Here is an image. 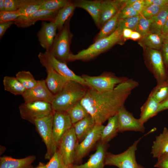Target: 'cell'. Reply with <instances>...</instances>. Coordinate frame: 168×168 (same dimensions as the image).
Listing matches in <instances>:
<instances>
[{"label": "cell", "instance_id": "1", "mask_svg": "<svg viewBox=\"0 0 168 168\" xmlns=\"http://www.w3.org/2000/svg\"><path fill=\"white\" fill-rule=\"evenodd\" d=\"M138 83L128 79L112 90L98 92L89 88L80 102L96 124H102L117 114Z\"/></svg>", "mask_w": 168, "mask_h": 168}, {"label": "cell", "instance_id": "2", "mask_svg": "<svg viewBox=\"0 0 168 168\" xmlns=\"http://www.w3.org/2000/svg\"><path fill=\"white\" fill-rule=\"evenodd\" d=\"M86 87L76 82L68 81L54 96L51 103L54 111L67 112L84 97L87 90Z\"/></svg>", "mask_w": 168, "mask_h": 168}, {"label": "cell", "instance_id": "3", "mask_svg": "<svg viewBox=\"0 0 168 168\" xmlns=\"http://www.w3.org/2000/svg\"><path fill=\"white\" fill-rule=\"evenodd\" d=\"M123 39L122 30L117 27L109 35L95 41L87 49L79 52L76 54L71 53L69 57V61L91 59L121 41Z\"/></svg>", "mask_w": 168, "mask_h": 168}, {"label": "cell", "instance_id": "4", "mask_svg": "<svg viewBox=\"0 0 168 168\" xmlns=\"http://www.w3.org/2000/svg\"><path fill=\"white\" fill-rule=\"evenodd\" d=\"M143 137L135 141L127 149L121 153L115 154L107 152L105 165L114 166L118 168H145L137 162L135 156L138 144Z\"/></svg>", "mask_w": 168, "mask_h": 168}, {"label": "cell", "instance_id": "5", "mask_svg": "<svg viewBox=\"0 0 168 168\" xmlns=\"http://www.w3.org/2000/svg\"><path fill=\"white\" fill-rule=\"evenodd\" d=\"M68 19L57 34L51 49L49 52L58 60L66 63L69 61L71 54L70 45L72 35L69 29Z\"/></svg>", "mask_w": 168, "mask_h": 168}, {"label": "cell", "instance_id": "6", "mask_svg": "<svg viewBox=\"0 0 168 168\" xmlns=\"http://www.w3.org/2000/svg\"><path fill=\"white\" fill-rule=\"evenodd\" d=\"M53 113L36 119L34 124L46 147L45 159L49 160L57 149L54 143L53 136Z\"/></svg>", "mask_w": 168, "mask_h": 168}, {"label": "cell", "instance_id": "7", "mask_svg": "<svg viewBox=\"0 0 168 168\" xmlns=\"http://www.w3.org/2000/svg\"><path fill=\"white\" fill-rule=\"evenodd\" d=\"M19 108L21 117L33 124L36 119L54 112L51 103L43 101L24 102Z\"/></svg>", "mask_w": 168, "mask_h": 168}, {"label": "cell", "instance_id": "8", "mask_svg": "<svg viewBox=\"0 0 168 168\" xmlns=\"http://www.w3.org/2000/svg\"><path fill=\"white\" fill-rule=\"evenodd\" d=\"M78 143L72 126L64 134L58 144L57 150L64 163L69 168L74 165L76 149Z\"/></svg>", "mask_w": 168, "mask_h": 168}, {"label": "cell", "instance_id": "9", "mask_svg": "<svg viewBox=\"0 0 168 168\" xmlns=\"http://www.w3.org/2000/svg\"><path fill=\"white\" fill-rule=\"evenodd\" d=\"M82 77L89 88L98 92L112 90L118 84L128 79L125 77H118L110 73L98 76L83 75Z\"/></svg>", "mask_w": 168, "mask_h": 168}, {"label": "cell", "instance_id": "10", "mask_svg": "<svg viewBox=\"0 0 168 168\" xmlns=\"http://www.w3.org/2000/svg\"><path fill=\"white\" fill-rule=\"evenodd\" d=\"M102 124H96L92 129L77 146L74 164L81 162L82 159L92 149L97 142L100 141L101 133L104 127Z\"/></svg>", "mask_w": 168, "mask_h": 168}, {"label": "cell", "instance_id": "11", "mask_svg": "<svg viewBox=\"0 0 168 168\" xmlns=\"http://www.w3.org/2000/svg\"><path fill=\"white\" fill-rule=\"evenodd\" d=\"M38 57L47 73V77L45 80L47 86L49 91L55 95L60 92L68 80L53 68L43 53L40 52Z\"/></svg>", "mask_w": 168, "mask_h": 168}, {"label": "cell", "instance_id": "12", "mask_svg": "<svg viewBox=\"0 0 168 168\" xmlns=\"http://www.w3.org/2000/svg\"><path fill=\"white\" fill-rule=\"evenodd\" d=\"M146 58L149 69L156 79L157 84L166 82L168 73L161 52L157 50L148 49Z\"/></svg>", "mask_w": 168, "mask_h": 168}, {"label": "cell", "instance_id": "13", "mask_svg": "<svg viewBox=\"0 0 168 168\" xmlns=\"http://www.w3.org/2000/svg\"><path fill=\"white\" fill-rule=\"evenodd\" d=\"M24 102L43 101L51 104L55 95L49 90L45 80H38L32 88L26 90L22 96Z\"/></svg>", "mask_w": 168, "mask_h": 168}, {"label": "cell", "instance_id": "14", "mask_svg": "<svg viewBox=\"0 0 168 168\" xmlns=\"http://www.w3.org/2000/svg\"><path fill=\"white\" fill-rule=\"evenodd\" d=\"M72 126L71 120L67 112L54 111L53 133L54 143L57 149L63 137Z\"/></svg>", "mask_w": 168, "mask_h": 168}, {"label": "cell", "instance_id": "15", "mask_svg": "<svg viewBox=\"0 0 168 168\" xmlns=\"http://www.w3.org/2000/svg\"><path fill=\"white\" fill-rule=\"evenodd\" d=\"M119 132L134 131L144 133L145 128L139 119L135 118L133 114L128 110L124 106L122 107L117 113Z\"/></svg>", "mask_w": 168, "mask_h": 168}, {"label": "cell", "instance_id": "16", "mask_svg": "<svg viewBox=\"0 0 168 168\" xmlns=\"http://www.w3.org/2000/svg\"><path fill=\"white\" fill-rule=\"evenodd\" d=\"M58 11L40 9L29 15L21 16L14 22L18 27L26 28L34 25L38 21L54 22Z\"/></svg>", "mask_w": 168, "mask_h": 168}, {"label": "cell", "instance_id": "17", "mask_svg": "<svg viewBox=\"0 0 168 168\" xmlns=\"http://www.w3.org/2000/svg\"><path fill=\"white\" fill-rule=\"evenodd\" d=\"M43 54L53 68L61 75L68 81H75L88 87L82 77L75 74L68 68L66 63L58 60L49 52L45 51Z\"/></svg>", "mask_w": 168, "mask_h": 168}, {"label": "cell", "instance_id": "18", "mask_svg": "<svg viewBox=\"0 0 168 168\" xmlns=\"http://www.w3.org/2000/svg\"><path fill=\"white\" fill-rule=\"evenodd\" d=\"M108 143L100 141L97 143L95 152L91 155L87 161L83 164L74 165L71 168H104Z\"/></svg>", "mask_w": 168, "mask_h": 168}, {"label": "cell", "instance_id": "19", "mask_svg": "<svg viewBox=\"0 0 168 168\" xmlns=\"http://www.w3.org/2000/svg\"><path fill=\"white\" fill-rule=\"evenodd\" d=\"M41 24V27L37 34L38 40L41 46L46 51L50 52L57 35V27L54 22L48 23L42 21Z\"/></svg>", "mask_w": 168, "mask_h": 168}, {"label": "cell", "instance_id": "20", "mask_svg": "<svg viewBox=\"0 0 168 168\" xmlns=\"http://www.w3.org/2000/svg\"><path fill=\"white\" fill-rule=\"evenodd\" d=\"M125 0L101 1L98 26L101 27L125 6Z\"/></svg>", "mask_w": 168, "mask_h": 168}, {"label": "cell", "instance_id": "21", "mask_svg": "<svg viewBox=\"0 0 168 168\" xmlns=\"http://www.w3.org/2000/svg\"><path fill=\"white\" fill-rule=\"evenodd\" d=\"M36 159L33 155L21 159L4 156L0 158V168H34L32 164Z\"/></svg>", "mask_w": 168, "mask_h": 168}, {"label": "cell", "instance_id": "22", "mask_svg": "<svg viewBox=\"0 0 168 168\" xmlns=\"http://www.w3.org/2000/svg\"><path fill=\"white\" fill-rule=\"evenodd\" d=\"M152 147L151 154L158 159L168 154V129L165 127L161 133L156 137Z\"/></svg>", "mask_w": 168, "mask_h": 168}, {"label": "cell", "instance_id": "23", "mask_svg": "<svg viewBox=\"0 0 168 168\" xmlns=\"http://www.w3.org/2000/svg\"><path fill=\"white\" fill-rule=\"evenodd\" d=\"M96 124L90 115L73 124L78 142H81L92 129Z\"/></svg>", "mask_w": 168, "mask_h": 168}, {"label": "cell", "instance_id": "24", "mask_svg": "<svg viewBox=\"0 0 168 168\" xmlns=\"http://www.w3.org/2000/svg\"><path fill=\"white\" fill-rule=\"evenodd\" d=\"M101 1L79 0L74 2L76 7L83 8L91 15L98 26L101 11Z\"/></svg>", "mask_w": 168, "mask_h": 168}, {"label": "cell", "instance_id": "25", "mask_svg": "<svg viewBox=\"0 0 168 168\" xmlns=\"http://www.w3.org/2000/svg\"><path fill=\"white\" fill-rule=\"evenodd\" d=\"M159 103L149 95L146 101L141 106L140 117L139 119L140 122L144 125L149 119L156 115Z\"/></svg>", "mask_w": 168, "mask_h": 168}, {"label": "cell", "instance_id": "26", "mask_svg": "<svg viewBox=\"0 0 168 168\" xmlns=\"http://www.w3.org/2000/svg\"><path fill=\"white\" fill-rule=\"evenodd\" d=\"M108 123L102 130L100 141L108 143L117 134L118 131L117 114L109 118Z\"/></svg>", "mask_w": 168, "mask_h": 168}, {"label": "cell", "instance_id": "27", "mask_svg": "<svg viewBox=\"0 0 168 168\" xmlns=\"http://www.w3.org/2000/svg\"><path fill=\"white\" fill-rule=\"evenodd\" d=\"M164 40L161 33L153 30H150L141 38L142 44L148 49L158 50L161 49Z\"/></svg>", "mask_w": 168, "mask_h": 168}, {"label": "cell", "instance_id": "28", "mask_svg": "<svg viewBox=\"0 0 168 168\" xmlns=\"http://www.w3.org/2000/svg\"><path fill=\"white\" fill-rule=\"evenodd\" d=\"M75 7L74 2L69 1L66 5L58 11L54 22L58 31L62 28L73 13Z\"/></svg>", "mask_w": 168, "mask_h": 168}, {"label": "cell", "instance_id": "29", "mask_svg": "<svg viewBox=\"0 0 168 168\" xmlns=\"http://www.w3.org/2000/svg\"><path fill=\"white\" fill-rule=\"evenodd\" d=\"M3 82L4 90L15 96H22L26 90L16 77L5 76Z\"/></svg>", "mask_w": 168, "mask_h": 168}, {"label": "cell", "instance_id": "30", "mask_svg": "<svg viewBox=\"0 0 168 168\" xmlns=\"http://www.w3.org/2000/svg\"><path fill=\"white\" fill-rule=\"evenodd\" d=\"M121 10L102 26L95 41L109 35L116 30L118 26L119 15Z\"/></svg>", "mask_w": 168, "mask_h": 168}, {"label": "cell", "instance_id": "31", "mask_svg": "<svg viewBox=\"0 0 168 168\" xmlns=\"http://www.w3.org/2000/svg\"><path fill=\"white\" fill-rule=\"evenodd\" d=\"M168 17V4L163 7L159 12L152 18L153 21L150 30L161 33L162 28Z\"/></svg>", "mask_w": 168, "mask_h": 168}, {"label": "cell", "instance_id": "32", "mask_svg": "<svg viewBox=\"0 0 168 168\" xmlns=\"http://www.w3.org/2000/svg\"><path fill=\"white\" fill-rule=\"evenodd\" d=\"M73 124L89 115L79 101L71 107L67 112Z\"/></svg>", "mask_w": 168, "mask_h": 168}, {"label": "cell", "instance_id": "33", "mask_svg": "<svg viewBox=\"0 0 168 168\" xmlns=\"http://www.w3.org/2000/svg\"><path fill=\"white\" fill-rule=\"evenodd\" d=\"M149 95L159 103L168 99V84L166 81L157 84Z\"/></svg>", "mask_w": 168, "mask_h": 168}, {"label": "cell", "instance_id": "34", "mask_svg": "<svg viewBox=\"0 0 168 168\" xmlns=\"http://www.w3.org/2000/svg\"><path fill=\"white\" fill-rule=\"evenodd\" d=\"M16 77L26 90L30 89L34 87L38 82L29 71H19L16 74Z\"/></svg>", "mask_w": 168, "mask_h": 168}, {"label": "cell", "instance_id": "35", "mask_svg": "<svg viewBox=\"0 0 168 168\" xmlns=\"http://www.w3.org/2000/svg\"><path fill=\"white\" fill-rule=\"evenodd\" d=\"M69 1L67 0H42L40 9L58 11Z\"/></svg>", "mask_w": 168, "mask_h": 168}, {"label": "cell", "instance_id": "36", "mask_svg": "<svg viewBox=\"0 0 168 168\" xmlns=\"http://www.w3.org/2000/svg\"><path fill=\"white\" fill-rule=\"evenodd\" d=\"M153 21L152 18H146L140 15V18L135 31L139 33L143 37L150 31Z\"/></svg>", "mask_w": 168, "mask_h": 168}, {"label": "cell", "instance_id": "37", "mask_svg": "<svg viewBox=\"0 0 168 168\" xmlns=\"http://www.w3.org/2000/svg\"><path fill=\"white\" fill-rule=\"evenodd\" d=\"M42 0H33L31 2L17 11L21 16H26L32 14L40 9Z\"/></svg>", "mask_w": 168, "mask_h": 168}, {"label": "cell", "instance_id": "38", "mask_svg": "<svg viewBox=\"0 0 168 168\" xmlns=\"http://www.w3.org/2000/svg\"><path fill=\"white\" fill-rule=\"evenodd\" d=\"M140 18V15L119 20L117 27L121 30L128 29L134 31Z\"/></svg>", "mask_w": 168, "mask_h": 168}, {"label": "cell", "instance_id": "39", "mask_svg": "<svg viewBox=\"0 0 168 168\" xmlns=\"http://www.w3.org/2000/svg\"><path fill=\"white\" fill-rule=\"evenodd\" d=\"M33 0H5V11H16Z\"/></svg>", "mask_w": 168, "mask_h": 168}, {"label": "cell", "instance_id": "40", "mask_svg": "<svg viewBox=\"0 0 168 168\" xmlns=\"http://www.w3.org/2000/svg\"><path fill=\"white\" fill-rule=\"evenodd\" d=\"M46 168H69L64 163L62 157L57 149L49 161L46 164Z\"/></svg>", "mask_w": 168, "mask_h": 168}, {"label": "cell", "instance_id": "41", "mask_svg": "<svg viewBox=\"0 0 168 168\" xmlns=\"http://www.w3.org/2000/svg\"><path fill=\"white\" fill-rule=\"evenodd\" d=\"M20 16L17 11H0V23L10 21H15Z\"/></svg>", "mask_w": 168, "mask_h": 168}, {"label": "cell", "instance_id": "42", "mask_svg": "<svg viewBox=\"0 0 168 168\" xmlns=\"http://www.w3.org/2000/svg\"><path fill=\"white\" fill-rule=\"evenodd\" d=\"M139 15L132 6L125 5L121 10L119 15V20L132 17Z\"/></svg>", "mask_w": 168, "mask_h": 168}, {"label": "cell", "instance_id": "43", "mask_svg": "<svg viewBox=\"0 0 168 168\" xmlns=\"http://www.w3.org/2000/svg\"><path fill=\"white\" fill-rule=\"evenodd\" d=\"M162 8L155 4H152L144 8L141 15L146 18H152L159 12Z\"/></svg>", "mask_w": 168, "mask_h": 168}, {"label": "cell", "instance_id": "44", "mask_svg": "<svg viewBox=\"0 0 168 168\" xmlns=\"http://www.w3.org/2000/svg\"><path fill=\"white\" fill-rule=\"evenodd\" d=\"M154 167L158 168H168V154L158 158Z\"/></svg>", "mask_w": 168, "mask_h": 168}, {"label": "cell", "instance_id": "45", "mask_svg": "<svg viewBox=\"0 0 168 168\" xmlns=\"http://www.w3.org/2000/svg\"><path fill=\"white\" fill-rule=\"evenodd\" d=\"M161 54L165 66L168 67V40H164L161 48Z\"/></svg>", "mask_w": 168, "mask_h": 168}, {"label": "cell", "instance_id": "46", "mask_svg": "<svg viewBox=\"0 0 168 168\" xmlns=\"http://www.w3.org/2000/svg\"><path fill=\"white\" fill-rule=\"evenodd\" d=\"M144 0H136L132 5L133 8L139 15H141L144 8Z\"/></svg>", "mask_w": 168, "mask_h": 168}, {"label": "cell", "instance_id": "47", "mask_svg": "<svg viewBox=\"0 0 168 168\" xmlns=\"http://www.w3.org/2000/svg\"><path fill=\"white\" fill-rule=\"evenodd\" d=\"M14 21H10L0 23V39L2 38L7 30L12 24H14Z\"/></svg>", "mask_w": 168, "mask_h": 168}, {"label": "cell", "instance_id": "48", "mask_svg": "<svg viewBox=\"0 0 168 168\" xmlns=\"http://www.w3.org/2000/svg\"><path fill=\"white\" fill-rule=\"evenodd\" d=\"M168 109V98L160 103L157 111V113Z\"/></svg>", "mask_w": 168, "mask_h": 168}, {"label": "cell", "instance_id": "49", "mask_svg": "<svg viewBox=\"0 0 168 168\" xmlns=\"http://www.w3.org/2000/svg\"><path fill=\"white\" fill-rule=\"evenodd\" d=\"M168 4V0H153L152 4L162 7Z\"/></svg>", "mask_w": 168, "mask_h": 168}, {"label": "cell", "instance_id": "50", "mask_svg": "<svg viewBox=\"0 0 168 168\" xmlns=\"http://www.w3.org/2000/svg\"><path fill=\"white\" fill-rule=\"evenodd\" d=\"M133 30L128 29H124L122 30V36L124 39H130Z\"/></svg>", "mask_w": 168, "mask_h": 168}, {"label": "cell", "instance_id": "51", "mask_svg": "<svg viewBox=\"0 0 168 168\" xmlns=\"http://www.w3.org/2000/svg\"><path fill=\"white\" fill-rule=\"evenodd\" d=\"M142 37V35L139 33L135 31H133L130 39L133 40H136L141 38Z\"/></svg>", "mask_w": 168, "mask_h": 168}, {"label": "cell", "instance_id": "52", "mask_svg": "<svg viewBox=\"0 0 168 168\" xmlns=\"http://www.w3.org/2000/svg\"><path fill=\"white\" fill-rule=\"evenodd\" d=\"M168 33V17L166 22L163 26L161 30V33L163 35H165Z\"/></svg>", "mask_w": 168, "mask_h": 168}, {"label": "cell", "instance_id": "53", "mask_svg": "<svg viewBox=\"0 0 168 168\" xmlns=\"http://www.w3.org/2000/svg\"><path fill=\"white\" fill-rule=\"evenodd\" d=\"M5 11V0H0V11Z\"/></svg>", "mask_w": 168, "mask_h": 168}, {"label": "cell", "instance_id": "54", "mask_svg": "<svg viewBox=\"0 0 168 168\" xmlns=\"http://www.w3.org/2000/svg\"><path fill=\"white\" fill-rule=\"evenodd\" d=\"M35 168H46V164L42 162H40L38 166Z\"/></svg>", "mask_w": 168, "mask_h": 168}, {"label": "cell", "instance_id": "55", "mask_svg": "<svg viewBox=\"0 0 168 168\" xmlns=\"http://www.w3.org/2000/svg\"><path fill=\"white\" fill-rule=\"evenodd\" d=\"M163 36L164 40H168V33L166 34L163 35Z\"/></svg>", "mask_w": 168, "mask_h": 168}, {"label": "cell", "instance_id": "56", "mask_svg": "<svg viewBox=\"0 0 168 168\" xmlns=\"http://www.w3.org/2000/svg\"><path fill=\"white\" fill-rule=\"evenodd\" d=\"M166 82L168 84V75H167V78L166 80Z\"/></svg>", "mask_w": 168, "mask_h": 168}]
</instances>
